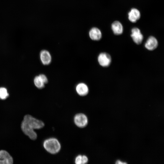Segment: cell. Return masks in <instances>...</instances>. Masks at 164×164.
Segmentation results:
<instances>
[{
  "label": "cell",
  "mask_w": 164,
  "mask_h": 164,
  "mask_svg": "<svg viewBox=\"0 0 164 164\" xmlns=\"http://www.w3.org/2000/svg\"><path fill=\"white\" fill-rule=\"evenodd\" d=\"M13 163V158L7 151L0 150V164H12Z\"/></svg>",
  "instance_id": "6"
},
{
  "label": "cell",
  "mask_w": 164,
  "mask_h": 164,
  "mask_svg": "<svg viewBox=\"0 0 164 164\" xmlns=\"http://www.w3.org/2000/svg\"><path fill=\"white\" fill-rule=\"evenodd\" d=\"M43 146L47 152L53 154L58 153L61 147L58 140L54 138H50L45 140L43 143Z\"/></svg>",
  "instance_id": "2"
},
{
  "label": "cell",
  "mask_w": 164,
  "mask_h": 164,
  "mask_svg": "<svg viewBox=\"0 0 164 164\" xmlns=\"http://www.w3.org/2000/svg\"><path fill=\"white\" fill-rule=\"evenodd\" d=\"M97 60L99 64L103 67H108L110 64L111 59L110 55L106 53H102L98 55Z\"/></svg>",
  "instance_id": "4"
},
{
  "label": "cell",
  "mask_w": 164,
  "mask_h": 164,
  "mask_svg": "<svg viewBox=\"0 0 164 164\" xmlns=\"http://www.w3.org/2000/svg\"><path fill=\"white\" fill-rule=\"evenodd\" d=\"M34 82L35 86L39 89H42L45 86V84L39 76H36L34 80Z\"/></svg>",
  "instance_id": "14"
},
{
  "label": "cell",
  "mask_w": 164,
  "mask_h": 164,
  "mask_svg": "<svg viewBox=\"0 0 164 164\" xmlns=\"http://www.w3.org/2000/svg\"><path fill=\"white\" fill-rule=\"evenodd\" d=\"M131 36L134 42L137 44H140L142 42L143 39V35L140 30L138 28L134 27L131 30Z\"/></svg>",
  "instance_id": "5"
},
{
  "label": "cell",
  "mask_w": 164,
  "mask_h": 164,
  "mask_svg": "<svg viewBox=\"0 0 164 164\" xmlns=\"http://www.w3.org/2000/svg\"><path fill=\"white\" fill-rule=\"evenodd\" d=\"M39 76L45 84L47 83L48 82V79L45 75L41 74Z\"/></svg>",
  "instance_id": "16"
},
{
  "label": "cell",
  "mask_w": 164,
  "mask_h": 164,
  "mask_svg": "<svg viewBox=\"0 0 164 164\" xmlns=\"http://www.w3.org/2000/svg\"><path fill=\"white\" fill-rule=\"evenodd\" d=\"M40 59L42 63L44 65H48L51 62L52 58L50 52L47 50H42L40 53Z\"/></svg>",
  "instance_id": "9"
},
{
  "label": "cell",
  "mask_w": 164,
  "mask_h": 164,
  "mask_svg": "<svg viewBox=\"0 0 164 164\" xmlns=\"http://www.w3.org/2000/svg\"><path fill=\"white\" fill-rule=\"evenodd\" d=\"M9 96V94L6 88L4 87L0 88V99L5 100Z\"/></svg>",
  "instance_id": "15"
},
{
  "label": "cell",
  "mask_w": 164,
  "mask_h": 164,
  "mask_svg": "<svg viewBox=\"0 0 164 164\" xmlns=\"http://www.w3.org/2000/svg\"><path fill=\"white\" fill-rule=\"evenodd\" d=\"M44 126V124L42 121L29 114L24 116L21 124V128L23 132L32 140H36L37 138V135L34 129H40Z\"/></svg>",
  "instance_id": "1"
},
{
  "label": "cell",
  "mask_w": 164,
  "mask_h": 164,
  "mask_svg": "<svg viewBox=\"0 0 164 164\" xmlns=\"http://www.w3.org/2000/svg\"><path fill=\"white\" fill-rule=\"evenodd\" d=\"M128 19L132 22L135 23L140 17L141 14L139 11L135 8H132L128 13Z\"/></svg>",
  "instance_id": "8"
},
{
  "label": "cell",
  "mask_w": 164,
  "mask_h": 164,
  "mask_svg": "<svg viewBox=\"0 0 164 164\" xmlns=\"http://www.w3.org/2000/svg\"><path fill=\"white\" fill-rule=\"evenodd\" d=\"M76 90L77 94L82 96L86 95L89 92V88L87 86L83 83H79L77 85Z\"/></svg>",
  "instance_id": "10"
},
{
  "label": "cell",
  "mask_w": 164,
  "mask_h": 164,
  "mask_svg": "<svg viewBox=\"0 0 164 164\" xmlns=\"http://www.w3.org/2000/svg\"><path fill=\"white\" fill-rule=\"evenodd\" d=\"M88 161V158L85 155H79L76 157L75 159V162L76 164H85Z\"/></svg>",
  "instance_id": "13"
},
{
  "label": "cell",
  "mask_w": 164,
  "mask_h": 164,
  "mask_svg": "<svg viewBox=\"0 0 164 164\" xmlns=\"http://www.w3.org/2000/svg\"><path fill=\"white\" fill-rule=\"evenodd\" d=\"M111 28L114 33L117 35H120L123 32V27L121 23L118 21H115L111 25Z\"/></svg>",
  "instance_id": "12"
},
{
  "label": "cell",
  "mask_w": 164,
  "mask_h": 164,
  "mask_svg": "<svg viewBox=\"0 0 164 164\" xmlns=\"http://www.w3.org/2000/svg\"><path fill=\"white\" fill-rule=\"evenodd\" d=\"M90 38L94 40H99L102 37V33L100 30L96 27L92 28L89 32Z\"/></svg>",
  "instance_id": "11"
},
{
  "label": "cell",
  "mask_w": 164,
  "mask_h": 164,
  "mask_svg": "<svg viewBox=\"0 0 164 164\" xmlns=\"http://www.w3.org/2000/svg\"><path fill=\"white\" fill-rule=\"evenodd\" d=\"M158 45V42L156 39L154 37L151 36L147 40L145 46L148 50L152 51L155 49Z\"/></svg>",
  "instance_id": "7"
},
{
  "label": "cell",
  "mask_w": 164,
  "mask_h": 164,
  "mask_svg": "<svg viewBox=\"0 0 164 164\" xmlns=\"http://www.w3.org/2000/svg\"><path fill=\"white\" fill-rule=\"evenodd\" d=\"M74 121L77 126L80 128H83L87 125L88 120L87 116L85 114L80 113L75 115Z\"/></svg>",
  "instance_id": "3"
}]
</instances>
